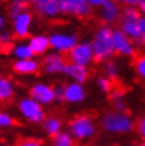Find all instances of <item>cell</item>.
I'll list each match as a JSON object with an SVG mask.
<instances>
[{
	"mask_svg": "<svg viewBox=\"0 0 145 146\" xmlns=\"http://www.w3.org/2000/svg\"><path fill=\"white\" fill-rule=\"evenodd\" d=\"M88 1H89V4H90L92 9H93V7H102L107 0H88Z\"/></svg>",
	"mask_w": 145,
	"mask_h": 146,
	"instance_id": "836d02e7",
	"label": "cell"
},
{
	"mask_svg": "<svg viewBox=\"0 0 145 146\" xmlns=\"http://www.w3.org/2000/svg\"><path fill=\"white\" fill-rule=\"evenodd\" d=\"M11 41H13L11 33H9V31H1V33H0V45H1V46L10 45Z\"/></svg>",
	"mask_w": 145,
	"mask_h": 146,
	"instance_id": "f546056e",
	"label": "cell"
},
{
	"mask_svg": "<svg viewBox=\"0 0 145 146\" xmlns=\"http://www.w3.org/2000/svg\"><path fill=\"white\" fill-rule=\"evenodd\" d=\"M52 146H75V139L69 131H62L52 138Z\"/></svg>",
	"mask_w": 145,
	"mask_h": 146,
	"instance_id": "7402d4cb",
	"label": "cell"
},
{
	"mask_svg": "<svg viewBox=\"0 0 145 146\" xmlns=\"http://www.w3.org/2000/svg\"><path fill=\"white\" fill-rule=\"evenodd\" d=\"M140 146H145V141H144V142H141V145H140Z\"/></svg>",
	"mask_w": 145,
	"mask_h": 146,
	"instance_id": "ab89813d",
	"label": "cell"
},
{
	"mask_svg": "<svg viewBox=\"0 0 145 146\" xmlns=\"http://www.w3.org/2000/svg\"><path fill=\"white\" fill-rule=\"evenodd\" d=\"M30 96L33 100H35L37 103H39L42 107L44 106H49L52 104L55 100V94H54V86L44 83V82H37L30 87Z\"/></svg>",
	"mask_w": 145,
	"mask_h": 146,
	"instance_id": "8fae6325",
	"label": "cell"
},
{
	"mask_svg": "<svg viewBox=\"0 0 145 146\" xmlns=\"http://www.w3.org/2000/svg\"><path fill=\"white\" fill-rule=\"evenodd\" d=\"M111 104H113V107H114V111L127 112V104H126V100H124L121 91L111 93Z\"/></svg>",
	"mask_w": 145,
	"mask_h": 146,
	"instance_id": "cb8c5ba5",
	"label": "cell"
},
{
	"mask_svg": "<svg viewBox=\"0 0 145 146\" xmlns=\"http://www.w3.org/2000/svg\"><path fill=\"white\" fill-rule=\"evenodd\" d=\"M0 146H3V145H0Z\"/></svg>",
	"mask_w": 145,
	"mask_h": 146,
	"instance_id": "b9f144b4",
	"label": "cell"
},
{
	"mask_svg": "<svg viewBox=\"0 0 145 146\" xmlns=\"http://www.w3.org/2000/svg\"><path fill=\"white\" fill-rule=\"evenodd\" d=\"M49 44H51V49L54 52L68 55L79 44V38L76 34H72V33L56 31L49 35Z\"/></svg>",
	"mask_w": 145,
	"mask_h": 146,
	"instance_id": "8992f818",
	"label": "cell"
},
{
	"mask_svg": "<svg viewBox=\"0 0 145 146\" xmlns=\"http://www.w3.org/2000/svg\"><path fill=\"white\" fill-rule=\"evenodd\" d=\"M4 25H6V20H4V17L0 14V31H3Z\"/></svg>",
	"mask_w": 145,
	"mask_h": 146,
	"instance_id": "8d00e7d4",
	"label": "cell"
},
{
	"mask_svg": "<svg viewBox=\"0 0 145 146\" xmlns=\"http://www.w3.org/2000/svg\"><path fill=\"white\" fill-rule=\"evenodd\" d=\"M54 94L56 101H63L65 100V84L56 83L54 86Z\"/></svg>",
	"mask_w": 145,
	"mask_h": 146,
	"instance_id": "f1b7e54d",
	"label": "cell"
},
{
	"mask_svg": "<svg viewBox=\"0 0 145 146\" xmlns=\"http://www.w3.org/2000/svg\"><path fill=\"white\" fill-rule=\"evenodd\" d=\"M134 69H135V73L140 79L145 80V55H141L135 59L134 62Z\"/></svg>",
	"mask_w": 145,
	"mask_h": 146,
	"instance_id": "4316f807",
	"label": "cell"
},
{
	"mask_svg": "<svg viewBox=\"0 0 145 146\" xmlns=\"http://www.w3.org/2000/svg\"><path fill=\"white\" fill-rule=\"evenodd\" d=\"M41 69V63L37 60L35 58L33 59H25V60H16L13 63V70L17 74L23 76H30V74H35Z\"/></svg>",
	"mask_w": 145,
	"mask_h": 146,
	"instance_id": "ac0fdd59",
	"label": "cell"
},
{
	"mask_svg": "<svg viewBox=\"0 0 145 146\" xmlns=\"http://www.w3.org/2000/svg\"><path fill=\"white\" fill-rule=\"evenodd\" d=\"M135 129H137L140 138H141L142 141H145V117L138 119V122L135 124Z\"/></svg>",
	"mask_w": 145,
	"mask_h": 146,
	"instance_id": "4dcf8cb0",
	"label": "cell"
},
{
	"mask_svg": "<svg viewBox=\"0 0 145 146\" xmlns=\"http://www.w3.org/2000/svg\"><path fill=\"white\" fill-rule=\"evenodd\" d=\"M92 48L96 62H107L111 60L116 51L113 46V28L104 24L102 25L92 38Z\"/></svg>",
	"mask_w": 145,
	"mask_h": 146,
	"instance_id": "6da1fadb",
	"label": "cell"
},
{
	"mask_svg": "<svg viewBox=\"0 0 145 146\" xmlns=\"http://www.w3.org/2000/svg\"><path fill=\"white\" fill-rule=\"evenodd\" d=\"M18 111L25 121L33 124H42V121L47 118L44 107L31 97H24L18 101Z\"/></svg>",
	"mask_w": 145,
	"mask_h": 146,
	"instance_id": "5b68a950",
	"label": "cell"
},
{
	"mask_svg": "<svg viewBox=\"0 0 145 146\" xmlns=\"http://www.w3.org/2000/svg\"><path fill=\"white\" fill-rule=\"evenodd\" d=\"M103 72H104V76H106L107 79H110L111 82L117 80V79H118V74H120L117 63L113 62V60L104 62V65H103Z\"/></svg>",
	"mask_w": 145,
	"mask_h": 146,
	"instance_id": "603a6c76",
	"label": "cell"
},
{
	"mask_svg": "<svg viewBox=\"0 0 145 146\" xmlns=\"http://www.w3.org/2000/svg\"><path fill=\"white\" fill-rule=\"evenodd\" d=\"M63 74H65L68 79H71V82L85 84V83L88 82L89 76H90V70H89V68H86V66H80V65L68 62L66 66H65Z\"/></svg>",
	"mask_w": 145,
	"mask_h": 146,
	"instance_id": "9a60e30c",
	"label": "cell"
},
{
	"mask_svg": "<svg viewBox=\"0 0 145 146\" xmlns=\"http://www.w3.org/2000/svg\"><path fill=\"white\" fill-rule=\"evenodd\" d=\"M33 6L37 14L44 18H55L61 14L59 0H37Z\"/></svg>",
	"mask_w": 145,
	"mask_h": 146,
	"instance_id": "4fadbf2b",
	"label": "cell"
},
{
	"mask_svg": "<svg viewBox=\"0 0 145 146\" xmlns=\"http://www.w3.org/2000/svg\"><path fill=\"white\" fill-rule=\"evenodd\" d=\"M14 124H16V121L10 114H7L4 111H0V128H10Z\"/></svg>",
	"mask_w": 145,
	"mask_h": 146,
	"instance_id": "83f0119b",
	"label": "cell"
},
{
	"mask_svg": "<svg viewBox=\"0 0 145 146\" xmlns=\"http://www.w3.org/2000/svg\"><path fill=\"white\" fill-rule=\"evenodd\" d=\"M140 27H141L142 34H145V17H144V16L141 17V20H140Z\"/></svg>",
	"mask_w": 145,
	"mask_h": 146,
	"instance_id": "d590c367",
	"label": "cell"
},
{
	"mask_svg": "<svg viewBox=\"0 0 145 146\" xmlns=\"http://www.w3.org/2000/svg\"><path fill=\"white\" fill-rule=\"evenodd\" d=\"M141 44H142V45H144V46H145V34H144V35H142V41H141Z\"/></svg>",
	"mask_w": 145,
	"mask_h": 146,
	"instance_id": "74e56055",
	"label": "cell"
},
{
	"mask_svg": "<svg viewBox=\"0 0 145 146\" xmlns=\"http://www.w3.org/2000/svg\"><path fill=\"white\" fill-rule=\"evenodd\" d=\"M113 46L116 54L124 58H134L137 52L134 41H131L120 28L113 30Z\"/></svg>",
	"mask_w": 145,
	"mask_h": 146,
	"instance_id": "9c48e42d",
	"label": "cell"
},
{
	"mask_svg": "<svg viewBox=\"0 0 145 146\" xmlns=\"http://www.w3.org/2000/svg\"><path fill=\"white\" fill-rule=\"evenodd\" d=\"M42 129L48 136H56L59 132H62V121L56 117H47L42 121Z\"/></svg>",
	"mask_w": 145,
	"mask_h": 146,
	"instance_id": "d6986e66",
	"label": "cell"
},
{
	"mask_svg": "<svg viewBox=\"0 0 145 146\" xmlns=\"http://www.w3.org/2000/svg\"><path fill=\"white\" fill-rule=\"evenodd\" d=\"M27 6H28L27 0H13L11 4H10V16H11V18L17 17L18 14L27 11Z\"/></svg>",
	"mask_w": 145,
	"mask_h": 146,
	"instance_id": "d4e9b609",
	"label": "cell"
},
{
	"mask_svg": "<svg viewBox=\"0 0 145 146\" xmlns=\"http://www.w3.org/2000/svg\"><path fill=\"white\" fill-rule=\"evenodd\" d=\"M100 125L103 128V131L113 135H124L135 129L134 119L127 112H118V111L106 112L100 121Z\"/></svg>",
	"mask_w": 145,
	"mask_h": 146,
	"instance_id": "7a4b0ae2",
	"label": "cell"
},
{
	"mask_svg": "<svg viewBox=\"0 0 145 146\" xmlns=\"http://www.w3.org/2000/svg\"><path fill=\"white\" fill-rule=\"evenodd\" d=\"M120 17H121V10H120L117 1L107 0V1L100 7V18H102L107 25H111V24L120 21Z\"/></svg>",
	"mask_w": 145,
	"mask_h": 146,
	"instance_id": "2e32d148",
	"label": "cell"
},
{
	"mask_svg": "<svg viewBox=\"0 0 145 146\" xmlns=\"http://www.w3.org/2000/svg\"><path fill=\"white\" fill-rule=\"evenodd\" d=\"M33 25V14L30 11H24L13 18V33L18 38H27L30 35Z\"/></svg>",
	"mask_w": 145,
	"mask_h": 146,
	"instance_id": "7c38bea8",
	"label": "cell"
},
{
	"mask_svg": "<svg viewBox=\"0 0 145 146\" xmlns=\"http://www.w3.org/2000/svg\"><path fill=\"white\" fill-rule=\"evenodd\" d=\"M17 146H42V143H41V141H38V139L27 138V139H23Z\"/></svg>",
	"mask_w": 145,
	"mask_h": 146,
	"instance_id": "1f68e13d",
	"label": "cell"
},
{
	"mask_svg": "<svg viewBox=\"0 0 145 146\" xmlns=\"http://www.w3.org/2000/svg\"><path fill=\"white\" fill-rule=\"evenodd\" d=\"M138 9H140L141 14L145 17V0H140V3H138Z\"/></svg>",
	"mask_w": 145,
	"mask_h": 146,
	"instance_id": "e575fe53",
	"label": "cell"
},
{
	"mask_svg": "<svg viewBox=\"0 0 145 146\" xmlns=\"http://www.w3.org/2000/svg\"><path fill=\"white\" fill-rule=\"evenodd\" d=\"M27 1H28V3H31V4H34V3H35L37 0H27Z\"/></svg>",
	"mask_w": 145,
	"mask_h": 146,
	"instance_id": "f35d334b",
	"label": "cell"
},
{
	"mask_svg": "<svg viewBox=\"0 0 145 146\" xmlns=\"http://www.w3.org/2000/svg\"><path fill=\"white\" fill-rule=\"evenodd\" d=\"M14 96V84L10 79L0 76V101H7Z\"/></svg>",
	"mask_w": 145,
	"mask_h": 146,
	"instance_id": "44dd1931",
	"label": "cell"
},
{
	"mask_svg": "<svg viewBox=\"0 0 145 146\" xmlns=\"http://www.w3.org/2000/svg\"><path fill=\"white\" fill-rule=\"evenodd\" d=\"M86 98V89L80 83L69 82L65 84V100L69 104H80Z\"/></svg>",
	"mask_w": 145,
	"mask_h": 146,
	"instance_id": "5bb4252c",
	"label": "cell"
},
{
	"mask_svg": "<svg viewBox=\"0 0 145 146\" xmlns=\"http://www.w3.org/2000/svg\"><path fill=\"white\" fill-rule=\"evenodd\" d=\"M68 131L73 136L75 141L86 142L97 133V125L90 115L80 114V115H76L73 119L69 121Z\"/></svg>",
	"mask_w": 145,
	"mask_h": 146,
	"instance_id": "277c9868",
	"label": "cell"
},
{
	"mask_svg": "<svg viewBox=\"0 0 145 146\" xmlns=\"http://www.w3.org/2000/svg\"><path fill=\"white\" fill-rule=\"evenodd\" d=\"M11 54L16 58V60H25V59L35 58V55L33 52V49L30 48V45L28 44H24V42L14 45L13 49H11Z\"/></svg>",
	"mask_w": 145,
	"mask_h": 146,
	"instance_id": "ffe728a7",
	"label": "cell"
},
{
	"mask_svg": "<svg viewBox=\"0 0 145 146\" xmlns=\"http://www.w3.org/2000/svg\"><path fill=\"white\" fill-rule=\"evenodd\" d=\"M61 14L83 18L90 16L92 6L88 0H59Z\"/></svg>",
	"mask_w": 145,
	"mask_h": 146,
	"instance_id": "ba28073f",
	"label": "cell"
},
{
	"mask_svg": "<svg viewBox=\"0 0 145 146\" xmlns=\"http://www.w3.org/2000/svg\"><path fill=\"white\" fill-rule=\"evenodd\" d=\"M96 84L99 87V90L106 93V94H110L113 91V82L107 79L106 76H99L97 80H96Z\"/></svg>",
	"mask_w": 145,
	"mask_h": 146,
	"instance_id": "484cf974",
	"label": "cell"
},
{
	"mask_svg": "<svg viewBox=\"0 0 145 146\" xmlns=\"http://www.w3.org/2000/svg\"><path fill=\"white\" fill-rule=\"evenodd\" d=\"M114 1L126 4V7H138V3H140V0H114Z\"/></svg>",
	"mask_w": 145,
	"mask_h": 146,
	"instance_id": "d6a6232c",
	"label": "cell"
},
{
	"mask_svg": "<svg viewBox=\"0 0 145 146\" xmlns=\"http://www.w3.org/2000/svg\"><path fill=\"white\" fill-rule=\"evenodd\" d=\"M68 60L71 63H76L80 66L89 68L94 60V54L92 48V42L89 41H79V44L68 54Z\"/></svg>",
	"mask_w": 145,
	"mask_h": 146,
	"instance_id": "52a82bcc",
	"label": "cell"
},
{
	"mask_svg": "<svg viewBox=\"0 0 145 146\" xmlns=\"http://www.w3.org/2000/svg\"><path fill=\"white\" fill-rule=\"evenodd\" d=\"M28 45L33 49V52L35 56H45L51 49V44H49V35L45 34H37V35L30 36L28 39Z\"/></svg>",
	"mask_w": 145,
	"mask_h": 146,
	"instance_id": "e0dca14e",
	"label": "cell"
},
{
	"mask_svg": "<svg viewBox=\"0 0 145 146\" xmlns=\"http://www.w3.org/2000/svg\"><path fill=\"white\" fill-rule=\"evenodd\" d=\"M66 58L65 55L58 54V52H48L42 58V63H41V68L44 73L52 76V74H63L65 70V66H66Z\"/></svg>",
	"mask_w": 145,
	"mask_h": 146,
	"instance_id": "30bf717a",
	"label": "cell"
},
{
	"mask_svg": "<svg viewBox=\"0 0 145 146\" xmlns=\"http://www.w3.org/2000/svg\"><path fill=\"white\" fill-rule=\"evenodd\" d=\"M141 17H142V14H141L138 7H126L121 11L120 30L134 42H141L142 41L144 34H142L141 27H140Z\"/></svg>",
	"mask_w": 145,
	"mask_h": 146,
	"instance_id": "3957f363",
	"label": "cell"
},
{
	"mask_svg": "<svg viewBox=\"0 0 145 146\" xmlns=\"http://www.w3.org/2000/svg\"><path fill=\"white\" fill-rule=\"evenodd\" d=\"M128 146H140V145H128Z\"/></svg>",
	"mask_w": 145,
	"mask_h": 146,
	"instance_id": "60d3db41",
	"label": "cell"
}]
</instances>
